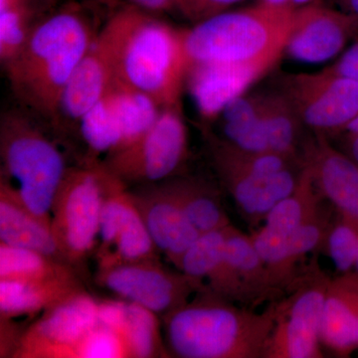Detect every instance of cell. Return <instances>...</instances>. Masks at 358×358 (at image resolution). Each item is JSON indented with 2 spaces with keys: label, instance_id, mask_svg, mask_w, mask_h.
Here are the masks:
<instances>
[{
  "label": "cell",
  "instance_id": "cell-1",
  "mask_svg": "<svg viewBox=\"0 0 358 358\" xmlns=\"http://www.w3.org/2000/svg\"><path fill=\"white\" fill-rule=\"evenodd\" d=\"M99 30L88 11L74 2L57 7L37 26L2 65L23 109L55 122L63 94Z\"/></svg>",
  "mask_w": 358,
  "mask_h": 358
},
{
  "label": "cell",
  "instance_id": "cell-2",
  "mask_svg": "<svg viewBox=\"0 0 358 358\" xmlns=\"http://www.w3.org/2000/svg\"><path fill=\"white\" fill-rule=\"evenodd\" d=\"M294 15L289 6L258 1L195 23L185 29L189 64L220 66L255 84L284 57Z\"/></svg>",
  "mask_w": 358,
  "mask_h": 358
},
{
  "label": "cell",
  "instance_id": "cell-3",
  "mask_svg": "<svg viewBox=\"0 0 358 358\" xmlns=\"http://www.w3.org/2000/svg\"><path fill=\"white\" fill-rule=\"evenodd\" d=\"M275 301L257 313L211 292H199L164 317L169 355L181 358H263L275 324Z\"/></svg>",
  "mask_w": 358,
  "mask_h": 358
},
{
  "label": "cell",
  "instance_id": "cell-4",
  "mask_svg": "<svg viewBox=\"0 0 358 358\" xmlns=\"http://www.w3.org/2000/svg\"><path fill=\"white\" fill-rule=\"evenodd\" d=\"M122 17L115 78L152 98L160 108L180 107L189 59L185 29L131 4Z\"/></svg>",
  "mask_w": 358,
  "mask_h": 358
},
{
  "label": "cell",
  "instance_id": "cell-5",
  "mask_svg": "<svg viewBox=\"0 0 358 358\" xmlns=\"http://www.w3.org/2000/svg\"><path fill=\"white\" fill-rule=\"evenodd\" d=\"M1 178L30 211L51 226V208L68 167L60 148L23 109L7 110L0 119Z\"/></svg>",
  "mask_w": 358,
  "mask_h": 358
},
{
  "label": "cell",
  "instance_id": "cell-6",
  "mask_svg": "<svg viewBox=\"0 0 358 358\" xmlns=\"http://www.w3.org/2000/svg\"><path fill=\"white\" fill-rule=\"evenodd\" d=\"M110 173L101 160L69 166L51 208V229L61 253L79 270L94 252Z\"/></svg>",
  "mask_w": 358,
  "mask_h": 358
},
{
  "label": "cell",
  "instance_id": "cell-7",
  "mask_svg": "<svg viewBox=\"0 0 358 358\" xmlns=\"http://www.w3.org/2000/svg\"><path fill=\"white\" fill-rule=\"evenodd\" d=\"M187 155L188 131L180 106L160 110L143 136L102 162L113 176L131 187L178 176Z\"/></svg>",
  "mask_w": 358,
  "mask_h": 358
},
{
  "label": "cell",
  "instance_id": "cell-8",
  "mask_svg": "<svg viewBox=\"0 0 358 358\" xmlns=\"http://www.w3.org/2000/svg\"><path fill=\"white\" fill-rule=\"evenodd\" d=\"M331 278L313 262L275 301V324L263 358H322V315Z\"/></svg>",
  "mask_w": 358,
  "mask_h": 358
},
{
  "label": "cell",
  "instance_id": "cell-9",
  "mask_svg": "<svg viewBox=\"0 0 358 358\" xmlns=\"http://www.w3.org/2000/svg\"><path fill=\"white\" fill-rule=\"evenodd\" d=\"M277 88L310 133L334 138L357 117L358 82L327 67L313 73H282Z\"/></svg>",
  "mask_w": 358,
  "mask_h": 358
},
{
  "label": "cell",
  "instance_id": "cell-10",
  "mask_svg": "<svg viewBox=\"0 0 358 358\" xmlns=\"http://www.w3.org/2000/svg\"><path fill=\"white\" fill-rule=\"evenodd\" d=\"M96 281L122 300L162 317L200 292L189 277L179 270L164 267L159 259L98 268Z\"/></svg>",
  "mask_w": 358,
  "mask_h": 358
},
{
  "label": "cell",
  "instance_id": "cell-11",
  "mask_svg": "<svg viewBox=\"0 0 358 358\" xmlns=\"http://www.w3.org/2000/svg\"><path fill=\"white\" fill-rule=\"evenodd\" d=\"M98 307L85 291L45 310L26 329L13 357L75 358L77 346L99 324Z\"/></svg>",
  "mask_w": 358,
  "mask_h": 358
},
{
  "label": "cell",
  "instance_id": "cell-12",
  "mask_svg": "<svg viewBox=\"0 0 358 358\" xmlns=\"http://www.w3.org/2000/svg\"><path fill=\"white\" fill-rule=\"evenodd\" d=\"M122 17L120 7L100 28L96 38L80 61L59 106V120L79 124L80 120L109 89L115 79L117 52Z\"/></svg>",
  "mask_w": 358,
  "mask_h": 358
},
{
  "label": "cell",
  "instance_id": "cell-13",
  "mask_svg": "<svg viewBox=\"0 0 358 358\" xmlns=\"http://www.w3.org/2000/svg\"><path fill=\"white\" fill-rule=\"evenodd\" d=\"M358 40V16L338 7L313 4L294 9L284 55L301 63L319 64L338 57Z\"/></svg>",
  "mask_w": 358,
  "mask_h": 358
},
{
  "label": "cell",
  "instance_id": "cell-14",
  "mask_svg": "<svg viewBox=\"0 0 358 358\" xmlns=\"http://www.w3.org/2000/svg\"><path fill=\"white\" fill-rule=\"evenodd\" d=\"M322 199L312 171L303 166L296 189L273 207L262 227L251 235L257 251L282 291L287 289L285 267L289 242Z\"/></svg>",
  "mask_w": 358,
  "mask_h": 358
},
{
  "label": "cell",
  "instance_id": "cell-15",
  "mask_svg": "<svg viewBox=\"0 0 358 358\" xmlns=\"http://www.w3.org/2000/svg\"><path fill=\"white\" fill-rule=\"evenodd\" d=\"M129 188L160 254L179 270L187 250L200 236L162 181Z\"/></svg>",
  "mask_w": 358,
  "mask_h": 358
},
{
  "label": "cell",
  "instance_id": "cell-16",
  "mask_svg": "<svg viewBox=\"0 0 358 358\" xmlns=\"http://www.w3.org/2000/svg\"><path fill=\"white\" fill-rule=\"evenodd\" d=\"M322 196L339 213L358 222V164L324 134L307 136L301 150Z\"/></svg>",
  "mask_w": 358,
  "mask_h": 358
},
{
  "label": "cell",
  "instance_id": "cell-17",
  "mask_svg": "<svg viewBox=\"0 0 358 358\" xmlns=\"http://www.w3.org/2000/svg\"><path fill=\"white\" fill-rule=\"evenodd\" d=\"M224 230L200 235L183 256L179 271L189 277L200 292H211L232 303L254 308L251 296L228 262Z\"/></svg>",
  "mask_w": 358,
  "mask_h": 358
},
{
  "label": "cell",
  "instance_id": "cell-18",
  "mask_svg": "<svg viewBox=\"0 0 358 358\" xmlns=\"http://www.w3.org/2000/svg\"><path fill=\"white\" fill-rule=\"evenodd\" d=\"M303 166L272 176H256L227 166H212L238 210L255 230L273 207L296 189Z\"/></svg>",
  "mask_w": 358,
  "mask_h": 358
},
{
  "label": "cell",
  "instance_id": "cell-19",
  "mask_svg": "<svg viewBox=\"0 0 358 358\" xmlns=\"http://www.w3.org/2000/svg\"><path fill=\"white\" fill-rule=\"evenodd\" d=\"M85 292L79 275L35 280H0V317L14 319L44 313Z\"/></svg>",
  "mask_w": 358,
  "mask_h": 358
},
{
  "label": "cell",
  "instance_id": "cell-20",
  "mask_svg": "<svg viewBox=\"0 0 358 358\" xmlns=\"http://www.w3.org/2000/svg\"><path fill=\"white\" fill-rule=\"evenodd\" d=\"M320 341L339 357H350L358 350V284L350 275L329 282Z\"/></svg>",
  "mask_w": 358,
  "mask_h": 358
},
{
  "label": "cell",
  "instance_id": "cell-21",
  "mask_svg": "<svg viewBox=\"0 0 358 358\" xmlns=\"http://www.w3.org/2000/svg\"><path fill=\"white\" fill-rule=\"evenodd\" d=\"M0 243L33 250L68 264L59 249L51 226L35 216L1 181Z\"/></svg>",
  "mask_w": 358,
  "mask_h": 358
},
{
  "label": "cell",
  "instance_id": "cell-22",
  "mask_svg": "<svg viewBox=\"0 0 358 358\" xmlns=\"http://www.w3.org/2000/svg\"><path fill=\"white\" fill-rule=\"evenodd\" d=\"M225 253L238 279L248 292L254 306L281 300L285 292L275 285L270 270L261 258L251 235L230 224L225 228Z\"/></svg>",
  "mask_w": 358,
  "mask_h": 358
},
{
  "label": "cell",
  "instance_id": "cell-23",
  "mask_svg": "<svg viewBox=\"0 0 358 358\" xmlns=\"http://www.w3.org/2000/svg\"><path fill=\"white\" fill-rule=\"evenodd\" d=\"M200 234L230 225L219 193L201 178L174 176L162 181Z\"/></svg>",
  "mask_w": 358,
  "mask_h": 358
},
{
  "label": "cell",
  "instance_id": "cell-24",
  "mask_svg": "<svg viewBox=\"0 0 358 358\" xmlns=\"http://www.w3.org/2000/svg\"><path fill=\"white\" fill-rule=\"evenodd\" d=\"M261 121L272 152L303 159L301 150L307 138L303 136L306 128L281 90L264 91Z\"/></svg>",
  "mask_w": 358,
  "mask_h": 358
},
{
  "label": "cell",
  "instance_id": "cell-25",
  "mask_svg": "<svg viewBox=\"0 0 358 358\" xmlns=\"http://www.w3.org/2000/svg\"><path fill=\"white\" fill-rule=\"evenodd\" d=\"M78 126L89 150L87 162H96L100 155L108 157L120 148L122 138V119L112 87L81 117Z\"/></svg>",
  "mask_w": 358,
  "mask_h": 358
},
{
  "label": "cell",
  "instance_id": "cell-26",
  "mask_svg": "<svg viewBox=\"0 0 358 358\" xmlns=\"http://www.w3.org/2000/svg\"><path fill=\"white\" fill-rule=\"evenodd\" d=\"M324 199L320 200L315 210L308 215L305 222L296 231L289 242L287 255L285 275H286L287 291L291 289L298 279L299 266L307 259L310 254L315 253L324 246L327 232L333 222L336 212H333V205L324 203Z\"/></svg>",
  "mask_w": 358,
  "mask_h": 358
},
{
  "label": "cell",
  "instance_id": "cell-27",
  "mask_svg": "<svg viewBox=\"0 0 358 358\" xmlns=\"http://www.w3.org/2000/svg\"><path fill=\"white\" fill-rule=\"evenodd\" d=\"M159 254L133 200L114 247L107 255L99 259L98 268L141 261L157 260Z\"/></svg>",
  "mask_w": 358,
  "mask_h": 358
},
{
  "label": "cell",
  "instance_id": "cell-28",
  "mask_svg": "<svg viewBox=\"0 0 358 358\" xmlns=\"http://www.w3.org/2000/svg\"><path fill=\"white\" fill-rule=\"evenodd\" d=\"M77 274L69 264L39 252L0 243V280H35Z\"/></svg>",
  "mask_w": 358,
  "mask_h": 358
},
{
  "label": "cell",
  "instance_id": "cell-29",
  "mask_svg": "<svg viewBox=\"0 0 358 358\" xmlns=\"http://www.w3.org/2000/svg\"><path fill=\"white\" fill-rule=\"evenodd\" d=\"M55 11V10H54ZM51 13L14 0H0V61L6 64Z\"/></svg>",
  "mask_w": 358,
  "mask_h": 358
},
{
  "label": "cell",
  "instance_id": "cell-30",
  "mask_svg": "<svg viewBox=\"0 0 358 358\" xmlns=\"http://www.w3.org/2000/svg\"><path fill=\"white\" fill-rule=\"evenodd\" d=\"M159 317L157 313L128 301L124 338L131 357H169L160 336Z\"/></svg>",
  "mask_w": 358,
  "mask_h": 358
},
{
  "label": "cell",
  "instance_id": "cell-31",
  "mask_svg": "<svg viewBox=\"0 0 358 358\" xmlns=\"http://www.w3.org/2000/svg\"><path fill=\"white\" fill-rule=\"evenodd\" d=\"M324 247L339 275L352 273L358 252L357 221L336 210Z\"/></svg>",
  "mask_w": 358,
  "mask_h": 358
},
{
  "label": "cell",
  "instance_id": "cell-32",
  "mask_svg": "<svg viewBox=\"0 0 358 358\" xmlns=\"http://www.w3.org/2000/svg\"><path fill=\"white\" fill-rule=\"evenodd\" d=\"M122 357H131L124 336L100 324L85 336L75 353V358Z\"/></svg>",
  "mask_w": 358,
  "mask_h": 358
},
{
  "label": "cell",
  "instance_id": "cell-33",
  "mask_svg": "<svg viewBox=\"0 0 358 358\" xmlns=\"http://www.w3.org/2000/svg\"><path fill=\"white\" fill-rule=\"evenodd\" d=\"M243 0H178V10L193 24L217 15Z\"/></svg>",
  "mask_w": 358,
  "mask_h": 358
},
{
  "label": "cell",
  "instance_id": "cell-34",
  "mask_svg": "<svg viewBox=\"0 0 358 358\" xmlns=\"http://www.w3.org/2000/svg\"><path fill=\"white\" fill-rule=\"evenodd\" d=\"M127 313H128V301H103L101 303L99 301V324L114 329L122 336H124V329L126 326Z\"/></svg>",
  "mask_w": 358,
  "mask_h": 358
},
{
  "label": "cell",
  "instance_id": "cell-35",
  "mask_svg": "<svg viewBox=\"0 0 358 358\" xmlns=\"http://www.w3.org/2000/svg\"><path fill=\"white\" fill-rule=\"evenodd\" d=\"M327 68L336 74L358 82V40L350 44L333 64Z\"/></svg>",
  "mask_w": 358,
  "mask_h": 358
},
{
  "label": "cell",
  "instance_id": "cell-36",
  "mask_svg": "<svg viewBox=\"0 0 358 358\" xmlns=\"http://www.w3.org/2000/svg\"><path fill=\"white\" fill-rule=\"evenodd\" d=\"M121 1L155 15L178 9V0H121Z\"/></svg>",
  "mask_w": 358,
  "mask_h": 358
},
{
  "label": "cell",
  "instance_id": "cell-37",
  "mask_svg": "<svg viewBox=\"0 0 358 358\" xmlns=\"http://www.w3.org/2000/svg\"><path fill=\"white\" fill-rule=\"evenodd\" d=\"M341 138V150L358 164V133H345L338 136Z\"/></svg>",
  "mask_w": 358,
  "mask_h": 358
},
{
  "label": "cell",
  "instance_id": "cell-38",
  "mask_svg": "<svg viewBox=\"0 0 358 358\" xmlns=\"http://www.w3.org/2000/svg\"><path fill=\"white\" fill-rule=\"evenodd\" d=\"M15 1L23 2L28 6L37 7V8L49 13H53L57 8L58 3V0H15Z\"/></svg>",
  "mask_w": 358,
  "mask_h": 358
},
{
  "label": "cell",
  "instance_id": "cell-39",
  "mask_svg": "<svg viewBox=\"0 0 358 358\" xmlns=\"http://www.w3.org/2000/svg\"><path fill=\"white\" fill-rule=\"evenodd\" d=\"M329 1L334 2V6L338 8L358 16V0H329Z\"/></svg>",
  "mask_w": 358,
  "mask_h": 358
},
{
  "label": "cell",
  "instance_id": "cell-40",
  "mask_svg": "<svg viewBox=\"0 0 358 358\" xmlns=\"http://www.w3.org/2000/svg\"><path fill=\"white\" fill-rule=\"evenodd\" d=\"M324 1L326 0H289V6L293 9H299L313 4H322Z\"/></svg>",
  "mask_w": 358,
  "mask_h": 358
},
{
  "label": "cell",
  "instance_id": "cell-41",
  "mask_svg": "<svg viewBox=\"0 0 358 358\" xmlns=\"http://www.w3.org/2000/svg\"><path fill=\"white\" fill-rule=\"evenodd\" d=\"M92 1L107 7V8L113 9V10H115V9L121 7L122 4H124L121 0H92Z\"/></svg>",
  "mask_w": 358,
  "mask_h": 358
},
{
  "label": "cell",
  "instance_id": "cell-42",
  "mask_svg": "<svg viewBox=\"0 0 358 358\" xmlns=\"http://www.w3.org/2000/svg\"><path fill=\"white\" fill-rule=\"evenodd\" d=\"M345 133H358V115L355 121L350 122V124H348V128L345 129V131H343V134Z\"/></svg>",
  "mask_w": 358,
  "mask_h": 358
},
{
  "label": "cell",
  "instance_id": "cell-43",
  "mask_svg": "<svg viewBox=\"0 0 358 358\" xmlns=\"http://www.w3.org/2000/svg\"><path fill=\"white\" fill-rule=\"evenodd\" d=\"M258 1L267 2V3L275 4V6H289V0H258Z\"/></svg>",
  "mask_w": 358,
  "mask_h": 358
},
{
  "label": "cell",
  "instance_id": "cell-44",
  "mask_svg": "<svg viewBox=\"0 0 358 358\" xmlns=\"http://www.w3.org/2000/svg\"><path fill=\"white\" fill-rule=\"evenodd\" d=\"M350 274H352V275H355V277L358 278V252H357V261H355V268H353L352 272L350 273Z\"/></svg>",
  "mask_w": 358,
  "mask_h": 358
},
{
  "label": "cell",
  "instance_id": "cell-45",
  "mask_svg": "<svg viewBox=\"0 0 358 358\" xmlns=\"http://www.w3.org/2000/svg\"><path fill=\"white\" fill-rule=\"evenodd\" d=\"M348 275H350V277H352V279H353V280H355V282H357V284H358V278L355 277V275H352V274H348Z\"/></svg>",
  "mask_w": 358,
  "mask_h": 358
},
{
  "label": "cell",
  "instance_id": "cell-46",
  "mask_svg": "<svg viewBox=\"0 0 358 358\" xmlns=\"http://www.w3.org/2000/svg\"></svg>",
  "mask_w": 358,
  "mask_h": 358
}]
</instances>
